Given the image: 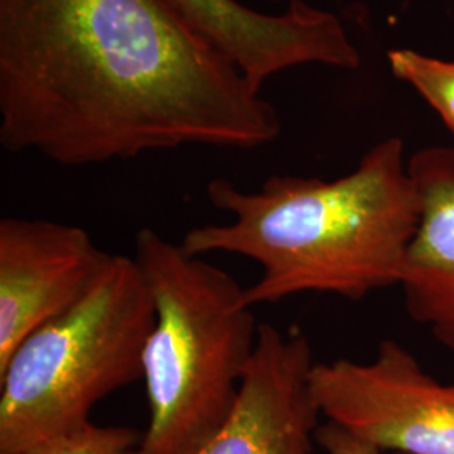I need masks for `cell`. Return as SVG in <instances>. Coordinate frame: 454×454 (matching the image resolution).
I'll use <instances>...</instances> for the list:
<instances>
[{
  "instance_id": "obj_1",
  "label": "cell",
  "mask_w": 454,
  "mask_h": 454,
  "mask_svg": "<svg viewBox=\"0 0 454 454\" xmlns=\"http://www.w3.org/2000/svg\"><path fill=\"white\" fill-rule=\"evenodd\" d=\"M275 105L170 0H0V144L65 167L253 150Z\"/></svg>"
},
{
  "instance_id": "obj_2",
  "label": "cell",
  "mask_w": 454,
  "mask_h": 454,
  "mask_svg": "<svg viewBox=\"0 0 454 454\" xmlns=\"http://www.w3.org/2000/svg\"><path fill=\"white\" fill-rule=\"evenodd\" d=\"M207 197L232 221L194 227L180 246L200 258L223 253L254 261L261 276L246 288L251 307L301 293L360 301L399 286L421 223V195L401 137L375 144L339 179L271 176L254 192L214 179Z\"/></svg>"
},
{
  "instance_id": "obj_3",
  "label": "cell",
  "mask_w": 454,
  "mask_h": 454,
  "mask_svg": "<svg viewBox=\"0 0 454 454\" xmlns=\"http://www.w3.org/2000/svg\"><path fill=\"white\" fill-rule=\"evenodd\" d=\"M153 298L144 352L150 421L133 454H195L221 429L254 356L260 325L223 268L144 227L135 254Z\"/></svg>"
},
{
  "instance_id": "obj_4",
  "label": "cell",
  "mask_w": 454,
  "mask_h": 454,
  "mask_svg": "<svg viewBox=\"0 0 454 454\" xmlns=\"http://www.w3.org/2000/svg\"><path fill=\"white\" fill-rule=\"evenodd\" d=\"M153 320L137 261L114 254L91 290L0 369V454L82 426L101 399L142 379Z\"/></svg>"
},
{
  "instance_id": "obj_5",
  "label": "cell",
  "mask_w": 454,
  "mask_h": 454,
  "mask_svg": "<svg viewBox=\"0 0 454 454\" xmlns=\"http://www.w3.org/2000/svg\"><path fill=\"white\" fill-rule=\"evenodd\" d=\"M311 389L322 416L382 453L454 454V384L399 341H380L371 362L315 364Z\"/></svg>"
},
{
  "instance_id": "obj_6",
  "label": "cell",
  "mask_w": 454,
  "mask_h": 454,
  "mask_svg": "<svg viewBox=\"0 0 454 454\" xmlns=\"http://www.w3.org/2000/svg\"><path fill=\"white\" fill-rule=\"evenodd\" d=\"M114 254L88 231L48 219L0 221V369L35 330L73 309Z\"/></svg>"
},
{
  "instance_id": "obj_7",
  "label": "cell",
  "mask_w": 454,
  "mask_h": 454,
  "mask_svg": "<svg viewBox=\"0 0 454 454\" xmlns=\"http://www.w3.org/2000/svg\"><path fill=\"white\" fill-rule=\"evenodd\" d=\"M315 364L303 332L261 324L234 406L195 454H313L322 416L311 389Z\"/></svg>"
},
{
  "instance_id": "obj_8",
  "label": "cell",
  "mask_w": 454,
  "mask_h": 454,
  "mask_svg": "<svg viewBox=\"0 0 454 454\" xmlns=\"http://www.w3.org/2000/svg\"><path fill=\"white\" fill-rule=\"evenodd\" d=\"M262 91L281 71L305 65L357 69L362 58L333 12L290 0L281 14H266L239 0H170Z\"/></svg>"
},
{
  "instance_id": "obj_9",
  "label": "cell",
  "mask_w": 454,
  "mask_h": 454,
  "mask_svg": "<svg viewBox=\"0 0 454 454\" xmlns=\"http://www.w3.org/2000/svg\"><path fill=\"white\" fill-rule=\"evenodd\" d=\"M407 167L422 211L399 286L407 315L454 352V148L424 146Z\"/></svg>"
},
{
  "instance_id": "obj_10",
  "label": "cell",
  "mask_w": 454,
  "mask_h": 454,
  "mask_svg": "<svg viewBox=\"0 0 454 454\" xmlns=\"http://www.w3.org/2000/svg\"><path fill=\"white\" fill-rule=\"evenodd\" d=\"M387 59L394 76L407 82L454 133V61L414 49H392Z\"/></svg>"
},
{
  "instance_id": "obj_11",
  "label": "cell",
  "mask_w": 454,
  "mask_h": 454,
  "mask_svg": "<svg viewBox=\"0 0 454 454\" xmlns=\"http://www.w3.org/2000/svg\"><path fill=\"white\" fill-rule=\"evenodd\" d=\"M140 439L142 434L133 427L88 421L14 454H133Z\"/></svg>"
},
{
  "instance_id": "obj_12",
  "label": "cell",
  "mask_w": 454,
  "mask_h": 454,
  "mask_svg": "<svg viewBox=\"0 0 454 454\" xmlns=\"http://www.w3.org/2000/svg\"><path fill=\"white\" fill-rule=\"evenodd\" d=\"M317 442L326 454H382L380 450L347 433L335 422H326L318 427Z\"/></svg>"
},
{
  "instance_id": "obj_13",
  "label": "cell",
  "mask_w": 454,
  "mask_h": 454,
  "mask_svg": "<svg viewBox=\"0 0 454 454\" xmlns=\"http://www.w3.org/2000/svg\"><path fill=\"white\" fill-rule=\"evenodd\" d=\"M270 2H276V0H270Z\"/></svg>"
}]
</instances>
